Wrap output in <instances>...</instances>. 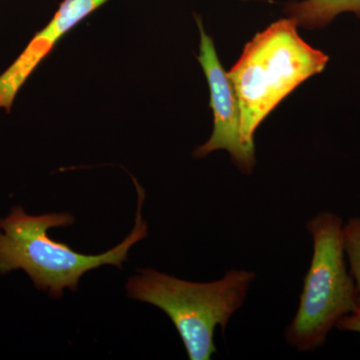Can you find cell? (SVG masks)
Returning <instances> with one entry per match:
<instances>
[{
    "label": "cell",
    "instance_id": "4",
    "mask_svg": "<svg viewBox=\"0 0 360 360\" xmlns=\"http://www.w3.org/2000/svg\"><path fill=\"white\" fill-rule=\"evenodd\" d=\"M343 221L321 212L307 222L314 243L309 271L303 279L300 307L285 330V340L300 352H314L331 329L357 305L356 285L347 269L342 243Z\"/></svg>",
    "mask_w": 360,
    "mask_h": 360
},
{
    "label": "cell",
    "instance_id": "1",
    "mask_svg": "<svg viewBox=\"0 0 360 360\" xmlns=\"http://www.w3.org/2000/svg\"><path fill=\"white\" fill-rule=\"evenodd\" d=\"M143 200V193H139L136 219L129 236L98 255H82L49 238V229L75 222L70 213L32 215L15 206L0 219V274L23 270L37 288L52 298H60L65 288L77 290L80 279L90 270L106 264L122 269L130 248L148 236V224L141 217Z\"/></svg>",
    "mask_w": 360,
    "mask_h": 360
},
{
    "label": "cell",
    "instance_id": "5",
    "mask_svg": "<svg viewBox=\"0 0 360 360\" xmlns=\"http://www.w3.org/2000/svg\"><path fill=\"white\" fill-rule=\"evenodd\" d=\"M196 22L200 32L198 61L210 86L214 127L210 139L196 148L193 155L202 158L213 151L226 150L232 162L241 172L250 174L255 165V150L246 148L241 139V112L236 89L229 72L222 68L213 40L206 34L200 18H196Z\"/></svg>",
    "mask_w": 360,
    "mask_h": 360
},
{
    "label": "cell",
    "instance_id": "7",
    "mask_svg": "<svg viewBox=\"0 0 360 360\" xmlns=\"http://www.w3.org/2000/svg\"><path fill=\"white\" fill-rule=\"evenodd\" d=\"M284 11L297 26L314 30L328 25L342 13L360 18V0H303L290 2Z\"/></svg>",
    "mask_w": 360,
    "mask_h": 360
},
{
    "label": "cell",
    "instance_id": "6",
    "mask_svg": "<svg viewBox=\"0 0 360 360\" xmlns=\"http://www.w3.org/2000/svg\"><path fill=\"white\" fill-rule=\"evenodd\" d=\"M108 0H63L49 25L35 33L25 51L0 75V110L11 112L14 99L28 77L71 30Z\"/></svg>",
    "mask_w": 360,
    "mask_h": 360
},
{
    "label": "cell",
    "instance_id": "9",
    "mask_svg": "<svg viewBox=\"0 0 360 360\" xmlns=\"http://www.w3.org/2000/svg\"><path fill=\"white\" fill-rule=\"evenodd\" d=\"M335 328L341 331L360 333V309L345 315L336 323Z\"/></svg>",
    "mask_w": 360,
    "mask_h": 360
},
{
    "label": "cell",
    "instance_id": "3",
    "mask_svg": "<svg viewBox=\"0 0 360 360\" xmlns=\"http://www.w3.org/2000/svg\"><path fill=\"white\" fill-rule=\"evenodd\" d=\"M127 281L129 297L149 303L172 319L191 360H210L217 352L214 331L222 335L245 302L255 274L231 269L212 283H191L153 269H139Z\"/></svg>",
    "mask_w": 360,
    "mask_h": 360
},
{
    "label": "cell",
    "instance_id": "2",
    "mask_svg": "<svg viewBox=\"0 0 360 360\" xmlns=\"http://www.w3.org/2000/svg\"><path fill=\"white\" fill-rule=\"evenodd\" d=\"M297 27L288 18L258 32L229 72L240 108L241 139L251 150L255 131L269 113L328 65V56L305 42Z\"/></svg>",
    "mask_w": 360,
    "mask_h": 360
},
{
    "label": "cell",
    "instance_id": "8",
    "mask_svg": "<svg viewBox=\"0 0 360 360\" xmlns=\"http://www.w3.org/2000/svg\"><path fill=\"white\" fill-rule=\"evenodd\" d=\"M342 243L349 272L356 285L357 309H360V217H352L343 224Z\"/></svg>",
    "mask_w": 360,
    "mask_h": 360
}]
</instances>
